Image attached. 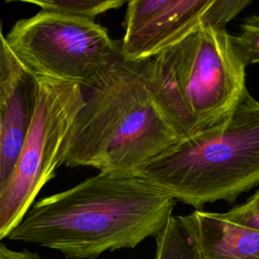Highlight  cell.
I'll return each instance as SVG.
<instances>
[{
    "label": "cell",
    "mask_w": 259,
    "mask_h": 259,
    "mask_svg": "<svg viewBox=\"0 0 259 259\" xmlns=\"http://www.w3.org/2000/svg\"><path fill=\"white\" fill-rule=\"evenodd\" d=\"M0 259H39L36 253L27 250L14 251L0 242Z\"/></svg>",
    "instance_id": "obj_15"
},
{
    "label": "cell",
    "mask_w": 259,
    "mask_h": 259,
    "mask_svg": "<svg viewBox=\"0 0 259 259\" xmlns=\"http://www.w3.org/2000/svg\"><path fill=\"white\" fill-rule=\"evenodd\" d=\"M233 42L244 66L259 64V14L245 18L240 33L233 35Z\"/></svg>",
    "instance_id": "obj_13"
},
{
    "label": "cell",
    "mask_w": 259,
    "mask_h": 259,
    "mask_svg": "<svg viewBox=\"0 0 259 259\" xmlns=\"http://www.w3.org/2000/svg\"><path fill=\"white\" fill-rule=\"evenodd\" d=\"M176 200L134 173L99 172L34 202L6 238L93 259L156 237Z\"/></svg>",
    "instance_id": "obj_1"
},
{
    "label": "cell",
    "mask_w": 259,
    "mask_h": 259,
    "mask_svg": "<svg viewBox=\"0 0 259 259\" xmlns=\"http://www.w3.org/2000/svg\"><path fill=\"white\" fill-rule=\"evenodd\" d=\"M149 60L128 61L119 50L87 87L72 127L67 167L137 173L183 137L158 100Z\"/></svg>",
    "instance_id": "obj_2"
},
{
    "label": "cell",
    "mask_w": 259,
    "mask_h": 259,
    "mask_svg": "<svg viewBox=\"0 0 259 259\" xmlns=\"http://www.w3.org/2000/svg\"><path fill=\"white\" fill-rule=\"evenodd\" d=\"M148 71L183 139L223 120L247 89L246 67L226 27H200L149 60Z\"/></svg>",
    "instance_id": "obj_4"
},
{
    "label": "cell",
    "mask_w": 259,
    "mask_h": 259,
    "mask_svg": "<svg viewBox=\"0 0 259 259\" xmlns=\"http://www.w3.org/2000/svg\"><path fill=\"white\" fill-rule=\"evenodd\" d=\"M250 0H132L126 2L119 52L128 61L151 60L205 25L226 27Z\"/></svg>",
    "instance_id": "obj_7"
},
{
    "label": "cell",
    "mask_w": 259,
    "mask_h": 259,
    "mask_svg": "<svg viewBox=\"0 0 259 259\" xmlns=\"http://www.w3.org/2000/svg\"><path fill=\"white\" fill-rule=\"evenodd\" d=\"M34 109L16 164L0 188V240L20 223L40 189L65 163L72 127L84 105L81 86L50 77H32Z\"/></svg>",
    "instance_id": "obj_5"
},
{
    "label": "cell",
    "mask_w": 259,
    "mask_h": 259,
    "mask_svg": "<svg viewBox=\"0 0 259 259\" xmlns=\"http://www.w3.org/2000/svg\"><path fill=\"white\" fill-rule=\"evenodd\" d=\"M223 214L232 222L259 231V210L250 208L244 203L234 206Z\"/></svg>",
    "instance_id": "obj_14"
},
{
    "label": "cell",
    "mask_w": 259,
    "mask_h": 259,
    "mask_svg": "<svg viewBox=\"0 0 259 259\" xmlns=\"http://www.w3.org/2000/svg\"><path fill=\"white\" fill-rule=\"evenodd\" d=\"M155 259H200L196 249L174 214L155 237Z\"/></svg>",
    "instance_id": "obj_10"
},
{
    "label": "cell",
    "mask_w": 259,
    "mask_h": 259,
    "mask_svg": "<svg viewBox=\"0 0 259 259\" xmlns=\"http://www.w3.org/2000/svg\"><path fill=\"white\" fill-rule=\"evenodd\" d=\"M25 2L39 6L42 11L62 13L89 20H94L97 15L126 4L123 0H29Z\"/></svg>",
    "instance_id": "obj_11"
},
{
    "label": "cell",
    "mask_w": 259,
    "mask_h": 259,
    "mask_svg": "<svg viewBox=\"0 0 259 259\" xmlns=\"http://www.w3.org/2000/svg\"><path fill=\"white\" fill-rule=\"evenodd\" d=\"M244 205L250 207V208H254L259 210V190H257L255 192V194H253L252 196H250L245 202Z\"/></svg>",
    "instance_id": "obj_16"
},
{
    "label": "cell",
    "mask_w": 259,
    "mask_h": 259,
    "mask_svg": "<svg viewBox=\"0 0 259 259\" xmlns=\"http://www.w3.org/2000/svg\"><path fill=\"white\" fill-rule=\"evenodd\" d=\"M4 111V106L2 104V102L0 101V127H1V120H2V114Z\"/></svg>",
    "instance_id": "obj_17"
},
{
    "label": "cell",
    "mask_w": 259,
    "mask_h": 259,
    "mask_svg": "<svg viewBox=\"0 0 259 259\" xmlns=\"http://www.w3.org/2000/svg\"><path fill=\"white\" fill-rule=\"evenodd\" d=\"M24 74L0 25V101L4 108Z\"/></svg>",
    "instance_id": "obj_12"
},
{
    "label": "cell",
    "mask_w": 259,
    "mask_h": 259,
    "mask_svg": "<svg viewBox=\"0 0 259 259\" xmlns=\"http://www.w3.org/2000/svg\"><path fill=\"white\" fill-rule=\"evenodd\" d=\"M0 241H1V240H0Z\"/></svg>",
    "instance_id": "obj_18"
},
{
    "label": "cell",
    "mask_w": 259,
    "mask_h": 259,
    "mask_svg": "<svg viewBox=\"0 0 259 259\" xmlns=\"http://www.w3.org/2000/svg\"><path fill=\"white\" fill-rule=\"evenodd\" d=\"M7 42L23 71L89 86L119 50L105 27L85 18L42 11L15 22Z\"/></svg>",
    "instance_id": "obj_6"
},
{
    "label": "cell",
    "mask_w": 259,
    "mask_h": 259,
    "mask_svg": "<svg viewBox=\"0 0 259 259\" xmlns=\"http://www.w3.org/2000/svg\"><path fill=\"white\" fill-rule=\"evenodd\" d=\"M34 109V83L24 74L6 104L0 127V188L11 174L27 137Z\"/></svg>",
    "instance_id": "obj_9"
},
{
    "label": "cell",
    "mask_w": 259,
    "mask_h": 259,
    "mask_svg": "<svg viewBox=\"0 0 259 259\" xmlns=\"http://www.w3.org/2000/svg\"><path fill=\"white\" fill-rule=\"evenodd\" d=\"M176 218L200 259H259L258 230L202 209Z\"/></svg>",
    "instance_id": "obj_8"
},
{
    "label": "cell",
    "mask_w": 259,
    "mask_h": 259,
    "mask_svg": "<svg viewBox=\"0 0 259 259\" xmlns=\"http://www.w3.org/2000/svg\"><path fill=\"white\" fill-rule=\"evenodd\" d=\"M135 174L195 209L234 202L259 184V101L246 89L223 120L181 140Z\"/></svg>",
    "instance_id": "obj_3"
}]
</instances>
